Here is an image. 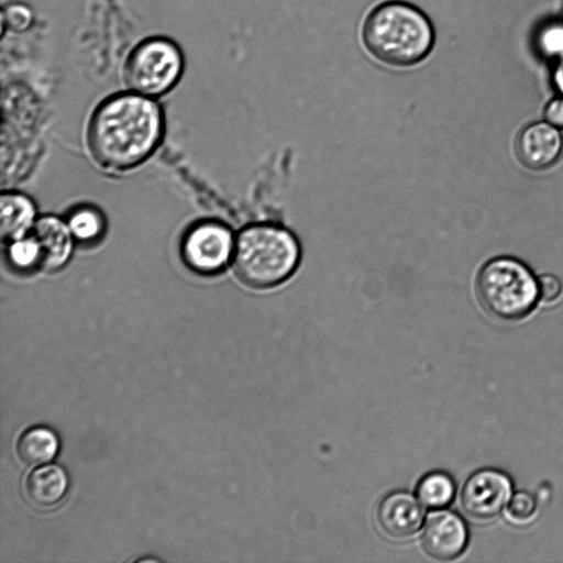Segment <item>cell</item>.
<instances>
[{
    "label": "cell",
    "instance_id": "cell-15",
    "mask_svg": "<svg viewBox=\"0 0 563 563\" xmlns=\"http://www.w3.org/2000/svg\"><path fill=\"white\" fill-rule=\"evenodd\" d=\"M417 495L422 505L431 509L448 506L455 495V484L450 475L432 472L421 478Z\"/></svg>",
    "mask_w": 563,
    "mask_h": 563
},
{
    "label": "cell",
    "instance_id": "cell-18",
    "mask_svg": "<svg viewBox=\"0 0 563 563\" xmlns=\"http://www.w3.org/2000/svg\"><path fill=\"white\" fill-rule=\"evenodd\" d=\"M538 514V503L533 495L527 492H517L511 495L506 505L507 518L517 525L529 523Z\"/></svg>",
    "mask_w": 563,
    "mask_h": 563
},
{
    "label": "cell",
    "instance_id": "cell-10",
    "mask_svg": "<svg viewBox=\"0 0 563 563\" xmlns=\"http://www.w3.org/2000/svg\"><path fill=\"white\" fill-rule=\"evenodd\" d=\"M563 146L562 136L549 122H534L519 133L516 151L519 159L529 168L542 169L559 158Z\"/></svg>",
    "mask_w": 563,
    "mask_h": 563
},
{
    "label": "cell",
    "instance_id": "cell-12",
    "mask_svg": "<svg viewBox=\"0 0 563 563\" xmlns=\"http://www.w3.org/2000/svg\"><path fill=\"white\" fill-rule=\"evenodd\" d=\"M1 238L4 242L29 234L37 218L36 208L27 196L8 191L1 195Z\"/></svg>",
    "mask_w": 563,
    "mask_h": 563
},
{
    "label": "cell",
    "instance_id": "cell-13",
    "mask_svg": "<svg viewBox=\"0 0 563 563\" xmlns=\"http://www.w3.org/2000/svg\"><path fill=\"white\" fill-rule=\"evenodd\" d=\"M68 481L62 467L48 464L32 471L24 485L26 498L36 507L46 508L57 504L65 495Z\"/></svg>",
    "mask_w": 563,
    "mask_h": 563
},
{
    "label": "cell",
    "instance_id": "cell-14",
    "mask_svg": "<svg viewBox=\"0 0 563 563\" xmlns=\"http://www.w3.org/2000/svg\"><path fill=\"white\" fill-rule=\"evenodd\" d=\"M58 439L46 427H32L21 433L16 441L19 459L26 465H42L53 460L58 451Z\"/></svg>",
    "mask_w": 563,
    "mask_h": 563
},
{
    "label": "cell",
    "instance_id": "cell-9",
    "mask_svg": "<svg viewBox=\"0 0 563 563\" xmlns=\"http://www.w3.org/2000/svg\"><path fill=\"white\" fill-rule=\"evenodd\" d=\"M423 508L409 493L394 492L379 503L376 518L380 530L394 539L415 534L423 520Z\"/></svg>",
    "mask_w": 563,
    "mask_h": 563
},
{
    "label": "cell",
    "instance_id": "cell-22",
    "mask_svg": "<svg viewBox=\"0 0 563 563\" xmlns=\"http://www.w3.org/2000/svg\"><path fill=\"white\" fill-rule=\"evenodd\" d=\"M553 84L561 96H563V56L556 59L553 69Z\"/></svg>",
    "mask_w": 563,
    "mask_h": 563
},
{
    "label": "cell",
    "instance_id": "cell-16",
    "mask_svg": "<svg viewBox=\"0 0 563 563\" xmlns=\"http://www.w3.org/2000/svg\"><path fill=\"white\" fill-rule=\"evenodd\" d=\"M7 244V257L13 268L19 272L42 269L41 246L32 232Z\"/></svg>",
    "mask_w": 563,
    "mask_h": 563
},
{
    "label": "cell",
    "instance_id": "cell-19",
    "mask_svg": "<svg viewBox=\"0 0 563 563\" xmlns=\"http://www.w3.org/2000/svg\"><path fill=\"white\" fill-rule=\"evenodd\" d=\"M537 44L539 52L545 57L559 59L563 56V23L544 25L538 34Z\"/></svg>",
    "mask_w": 563,
    "mask_h": 563
},
{
    "label": "cell",
    "instance_id": "cell-1",
    "mask_svg": "<svg viewBox=\"0 0 563 563\" xmlns=\"http://www.w3.org/2000/svg\"><path fill=\"white\" fill-rule=\"evenodd\" d=\"M164 132L161 107L151 97L133 91L104 99L88 125V145L103 168L123 172L147 159Z\"/></svg>",
    "mask_w": 563,
    "mask_h": 563
},
{
    "label": "cell",
    "instance_id": "cell-5",
    "mask_svg": "<svg viewBox=\"0 0 563 563\" xmlns=\"http://www.w3.org/2000/svg\"><path fill=\"white\" fill-rule=\"evenodd\" d=\"M183 71L184 56L177 43L153 35L140 41L129 53L123 80L133 92L158 97L176 86Z\"/></svg>",
    "mask_w": 563,
    "mask_h": 563
},
{
    "label": "cell",
    "instance_id": "cell-20",
    "mask_svg": "<svg viewBox=\"0 0 563 563\" xmlns=\"http://www.w3.org/2000/svg\"><path fill=\"white\" fill-rule=\"evenodd\" d=\"M539 296L544 301H553L562 291L560 279L551 274H543L538 278Z\"/></svg>",
    "mask_w": 563,
    "mask_h": 563
},
{
    "label": "cell",
    "instance_id": "cell-8",
    "mask_svg": "<svg viewBox=\"0 0 563 563\" xmlns=\"http://www.w3.org/2000/svg\"><path fill=\"white\" fill-rule=\"evenodd\" d=\"M468 531L463 519L451 511L431 514L423 527L422 544L437 560H452L466 548Z\"/></svg>",
    "mask_w": 563,
    "mask_h": 563
},
{
    "label": "cell",
    "instance_id": "cell-11",
    "mask_svg": "<svg viewBox=\"0 0 563 563\" xmlns=\"http://www.w3.org/2000/svg\"><path fill=\"white\" fill-rule=\"evenodd\" d=\"M42 251V269L57 272L70 260L75 239L66 221L56 216L37 218L32 231Z\"/></svg>",
    "mask_w": 563,
    "mask_h": 563
},
{
    "label": "cell",
    "instance_id": "cell-7",
    "mask_svg": "<svg viewBox=\"0 0 563 563\" xmlns=\"http://www.w3.org/2000/svg\"><path fill=\"white\" fill-rule=\"evenodd\" d=\"M512 495V484L504 472L483 468L473 473L461 492L463 510L475 520H490L507 505Z\"/></svg>",
    "mask_w": 563,
    "mask_h": 563
},
{
    "label": "cell",
    "instance_id": "cell-21",
    "mask_svg": "<svg viewBox=\"0 0 563 563\" xmlns=\"http://www.w3.org/2000/svg\"><path fill=\"white\" fill-rule=\"evenodd\" d=\"M544 117L550 124L563 129V96L554 98L547 104Z\"/></svg>",
    "mask_w": 563,
    "mask_h": 563
},
{
    "label": "cell",
    "instance_id": "cell-6",
    "mask_svg": "<svg viewBox=\"0 0 563 563\" xmlns=\"http://www.w3.org/2000/svg\"><path fill=\"white\" fill-rule=\"evenodd\" d=\"M234 240L230 229L218 221H200L184 235L180 253L194 272L212 275L222 271L232 258Z\"/></svg>",
    "mask_w": 563,
    "mask_h": 563
},
{
    "label": "cell",
    "instance_id": "cell-3",
    "mask_svg": "<svg viewBox=\"0 0 563 563\" xmlns=\"http://www.w3.org/2000/svg\"><path fill=\"white\" fill-rule=\"evenodd\" d=\"M300 252L296 238L271 223L244 228L234 242L233 269L241 283L255 289L275 287L296 269Z\"/></svg>",
    "mask_w": 563,
    "mask_h": 563
},
{
    "label": "cell",
    "instance_id": "cell-17",
    "mask_svg": "<svg viewBox=\"0 0 563 563\" xmlns=\"http://www.w3.org/2000/svg\"><path fill=\"white\" fill-rule=\"evenodd\" d=\"M66 222L75 241L80 243L95 242L104 231V220L101 213L87 206L71 211Z\"/></svg>",
    "mask_w": 563,
    "mask_h": 563
},
{
    "label": "cell",
    "instance_id": "cell-2",
    "mask_svg": "<svg viewBox=\"0 0 563 563\" xmlns=\"http://www.w3.org/2000/svg\"><path fill=\"white\" fill-rule=\"evenodd\" d=\"M361 40L377 62L394 68H408L431 54L435 29L418 5L405 0H385L366 14Z\"/></svg>",
    "mask_w": 563,
    "mask_h": 563
},
{
    "label": "cell",
    "instance_id": "cell-4",
    "mask_svg": "<svg viewBox=\"0 0 563 563\" xmlns=\"http://www.w3.org/2000/svg\"><path fill=\"white\" fill-rule=\"evenodd\" d=\"M476 287L484 308L504 320L523 318L540 297L538 279L530 268L507 256L487 262L477 276Z\"/></svg>",
    "mask_w": 563,
    "mask_h": 563
}]
</instances>
